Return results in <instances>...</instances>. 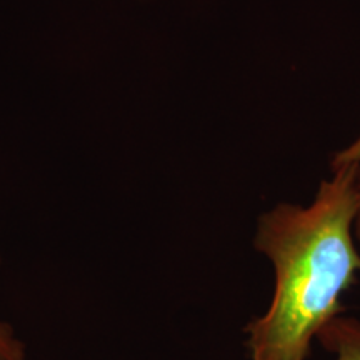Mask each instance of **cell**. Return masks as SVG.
<instances>
[{"label": "cell", "instance_id": "2", "mask_svg": "<svg viewBox=\"0 0 360 360\" xmlns=\"http://www.w3.org/2000/svg\"><path fill=\"white\" fill-rule=\"evenodd\" d=\"M317 342L335 360H360V321L337 315L319 332Z\"/></svg>", "mask_w": 360, "mask_h": 360}, {"label": "cell", "instance_id": "1", "mask_svg": "<svg viewBox=\"0 0 360 360\" xmlns=\"http://www.w3.org/2000/svg\"><path fill=\"white\" fill-rule=\"evenodd\" d=\"M357 214V165L344 164L332 167L309 205L278 202L260 215L254 249L272 264L274 295L244 327L249 360H309L360 274Z\"/></svg>", "mask_w": 360, "mask_h": 360}, {"label": "cell", "instance_id": "3", "mask_svg": "<svg viewBox=\"0 0 360 360\" xmlns=\"http://www.w3.org/2000/svg\"><path fill=\"white\" fill-rule=\"evenodd\" d=\"M344 164H355L357 165V186H359V214L357 220H355V236L360 237V135L352 143L344 147L342 150L337 152L332 159L330 167L334 165H344Z\"/></svg>", "mask_w": 360, "mask_h": 360}, {"label": "cell", "instance_id": "4", "mask_svg": "<svg viewBox=\"0 0 360 360\" xmlns=\"http://www.w3.org/2000/svg\"><path fill=\"white\" fill-rule=\"evenodd\" d=\"M0 360H25L22 342L13 335L11 327L0 322Z\"/></svg>", "mask_w": 360, "mask_h": 360}]
</instances>
